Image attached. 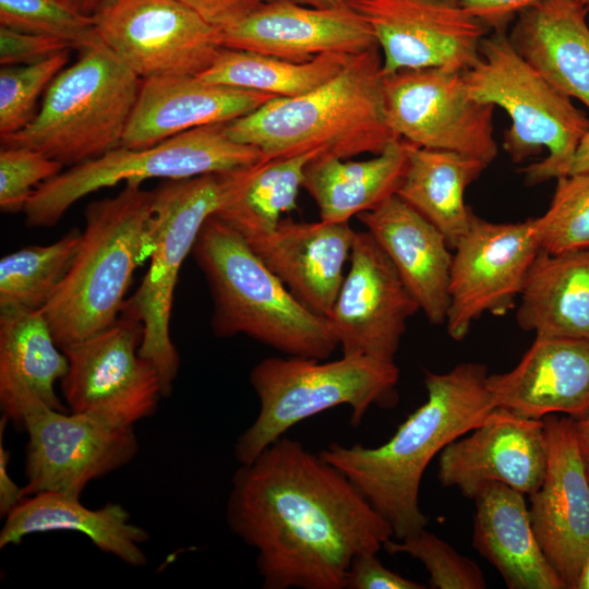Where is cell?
Segmentation results:
<instances>
[{"mask_svg": "<svg viewBox=\"0 0 589 589\" xmlns=\"http://www.w3.org/2000/svg\"><path fill=\"white\" fill-rule=\"evenodd\" d=\"M226 520L264 589H345L352 558L394 537L339 469L285 435L236 470Z\"/></svg>", "mask_w": 589, "mask_h": 589, "instance_id": "obj_1", "label": "cell"}, {"mask_svg": "<svg viewBox=\"0 0 589 589\" xmlns=\"http://www.w3.org/2000/svg\"><path fill=\"white\" fill-rule=\"evenodd\" d=\"M488 369L464 362L446 373L426 371V401L377 447L332 443L318 454L339 469L390 525L398 540L425 529L420 483L430 461L469 433L496 408L486 386Z\"/></svg>", "mask_w": 589, "mask_h": 589, "instance_id": "obj_2", "label": "cell"}, {"mask_svg": "<svg viewBox=\"0 0 589 589\" xmlns=\"http://www.w3.org/2000/svg\"><path fill=\"white\" fill-rule=\"evenodd\" d=\"M382 63L378 46L354 55L323 85L299 96L273 98L228 122L227 133L259 148L264 159L311 152L341 159L380 154L398 140L386 120Z\"/></svg>", "mask_w": 589, "mask_h": 589, "instance_id": "obj_3", "label": "cell"}, {"mask_svg": "<svg viewBox=\"0 0 589 589\" xmlns=\"http://www.w3.org/2000/svg\"><path fill=\"white\" fill-rule=\"evenodd\" d=\"M191 253L208 285L216 337L243 334L286 356L320 360L338 347L329 318L300 303L245 239L215 214L203 224Z\"/></svg>", "mask_w": 589, "mask_h": 589, "instance_id": "obj_4", "label": "cell"}, {"mask_svg": "<svg viewBox=\"0 0 589 589\" xmlns=\"http://www.w3.org/2000/svg\"><path fill=\"white\" fill-rule=\"evenodd\" d=\"M154 192L127 184L91 202L73 262L43 313L58 346L86 339L119 317L133 272L152 251Z\"/></svg>", "mask_w": 589, "mask_h": 589, "instance_id": "obj_5", "label": "cell"}, {"mask_svg": "<svg viewBox=\"0 0 589 589\" xmlns=\"http://www.w3.org/2000/svg\"><path fill=\"white\" fill-rule=\"evenodd\" d=\"M399 369L395 361L342 356L325 361L305 357H269L250 372L259 413L237 438L238 462L253 461L297 423L340 405L350 407L357 428L372 406L393 408L398 401Z\"/></svg>", "mask_w": 589, "mask_h": 589, "instance_id": "obj_6", "label": "cell"}, {"mask_svg": "<svg viewBox=\"0 0 589 589\" xmlns=\"http://www.w3.org/2000/svg\"><path fill=\"white\" fill-rule=\"evenodd\" d=\"M80 51L50 83L32 122L1 137V146L33 148L70 167L121 146L142 79L101 40Z\"/></svg>", "mask_w": 589, "mask_h": 589, "instance_id": "obj_7", "label": "cell"}, {"mask_svg": "<svg viewBox=\"0 0 589 589\" xmlns=\"http://www.w3.org/2000/svg\"><path fill=\"white\" fill-rule=\"evenodd\" d=\"M478 61L462 72L473 99L503 108L510 118L503 147L514 163L548 151L525 167V182L536 185L569 172L575 153L589 132V119L553 87L512 46L505 31L481 41Z\"/></svg>", "mask_w": 589, "mask_h": 589, "instance_id": "obj_8", "label": "cell"}, {"mask_svg": "<svg viewBox=\"0 0 589 589\" xmlns=\"http://www.w3.org/2000/svg\"><path fill=\"white\" fill-rule=\"evenodd\" d=\"M226 124L194 128L145 148L120 146L72 166L36 188L23 211L25 224L53 227L75 202L121 181L142 184L153 178L179 180L224 173L264 158L255 146L230 139Z\"/></svg>", "mask_w": 589, "mask_h": 589, "instance_id": "obj_9", "label": "cell"}, {"mask_svg": "<svg viewBox=\"0 0 589 589\" xmlns=\"http://www.w3.org/2000/svg\"><path fill=\"white\" fill-rule=\"evenodd\" d=\"M232 171L167 180L153 191L151 263L127 302L142 321L139 353L158 371L163 397L171 395L180 368L169 329L179 272L205 220L225 204Z\"/></svg>", "mask_w": 589, "mask_h": 589, "instance_id": "obj_10", "label": "cell"}, {"mask_svg": "<svg viewBox=\"0 0 589 589\" xmlns=\"http://www.w3.org/2000/svg\"><path fill=\"white\" fill-rule=\"evenodd\" d=\"M142 340V321L125 301L112 325L61 347L69 361L60 381L69 411L121 426L154 414L161 383L154 364L139 353Z\"/></svg>", "mask_w": 589, "mask_h": 589, "instance_id": "obj_11", "label": "cell"}, {"mask_svg": "<svg viewBox=\"0 0 589 589\" xmlns=\"http://www.w3.org/2000/svg\"><path fill=\"white\" fill-rule=\"evenodd\" d=\"M383 94L387 123L398 139L488 165L497 156L495 106L469 96L462 72L442 68L397 71L383 75Z\"/></svg>", "mask_w": 589, "mask_h": 589, "instance_id": "obj_12", "label": "cell"}, {"mask_svg": "<svg viewBox=\"0 0 589 589\" xmlns=\"http://www.w3.org/2000/svg\"><path fill=\"white\" fill-rule=\"evenodd\" d=\"M94 16L99 39L142 80L197 76L224 48L219 29L179 0H109Z\"/></svg>", "mask_w": 589, "mask_h": 589, "instance_id": "obj_13", "label": "cell"}, {"mask_svg": "<svg viewBox=\"0 0 589 589\" xmlns=\"http://www.w3.org/2000/svg\"><path fill=\"white\" fill-rule=\"evenodd\" d=\"M454 250L445 324L461 340L484 313L500 316L515 306L541 248L532 218L500 224L473 215Z\"/></svg>", "mask_w": 589, "mask_h": 589, "instance_id": "obj_14", "label": "cell"}, {"mask_svg": "<svg viewBox=\"0 0 589 589\" xmlns=\"http://www.w3.org/2000/svg\"><path fill=\"white\" fill-rule=\"evenodd\" d=\"M25 496L58 492L80 497L86 485L137 454L134 426L84 413L44 409L26 417Z\"/></svg>", "mask_w": 589, "mask_h": 589, "instance_id": "obj_15", "label": "cell"}, {"mask_svg": "<svg viewBox=\"0 0 589 589\" xmlns=\"http://www.w3.org/2000/svg\"><path fill=\"white\" fill-rule=\"evenodd\" d=\"M370 25L382 74L442 68L464 72L491 31L457 0H346Z\"/></svg>", "mask_w": 589, "mask_h": 589, "instance_id": "obj_16", "label": "cell"}, {"mask_svg": "<svg viewBox=\"0 0 589 589\" xmlns=\"http://www.w3.org/2000/svg\"><path fill=\"white\" fill-rule=\"evenodd\" d=\"M419 303L374 237L356 231L349 269L328 316L342 356L394 361Z\"/></svg>", "mask_w": 589, "mask_h": 589, "instance_id": "obj_17", "label": "cell"}, {"mask_svg": "<svg viewBox=\"0 0 589 589\" xmlns=\"http://www.w3.org/2000/svg\"><path fill=\"white\" fill-rule=\"evenodd\" d=\"M548 460L540 488L530 495L532 529L566 589H576L589 552V477L575 433V420L543 418Z\"/></svg>", "mask_w": 589, "mask_h": 589, "instance_id": "obj_18", "label": "cell"}, {"mask_svg": "<svg viewBox=\"0 0 589 589\" xmlns=\"http://www.w3.org/2000/svg\"><path fill=\"white\" fill-rule=\"evenodd\" d=\"M548 460L543 419L495 408L485 421L449 443L438 458V480L474 498L488 482L531 495L541 485Z\"/></svg>", "mask_w": 589, "mask_h": 589, "instance_id": "obj_19", "label": "cell"}, {"mask_svg": "<svg viewBox=\"0 0 589 589\" xmlns=\"http://www.w3.org/2000/svg\"><path fill=\"white\" fill-rule=\"evenodd\" d=\"M224 48L304 62L325 53L359 55L377 45L368 22L347 3L314 8L292 0L264 1L219 29Z\"/></svg>", "mask_w": 589, "mask_h": 589, "instance_id": "obj_20", "label": "cell"}, {"mask_svg": "<svg viewBox=\"0 0 589 589\" xmlns=\"http://www.w3.org/2000/svg\"><path fill=\"white\" fill-rule=\"evenodd\" d=\"M356 231L349 221L281 219L271 231L243 237L291 294L328 317L342 284Z\"/></svg>", "mask_w": 589, "mask_h": 589, "instance_id": "obj_21", "label": "cell"}, {"mask_svg": "<svg viewBox=\"0 0 589 589\" xmlns=\"http://www.w3.org/2000/svg\"><path fill=\"white\" fill-rule=\"evenodd\" d=\"M494 405L517 416L543 419L589 416V339L536 336L514 369L489 374Z\"/></svg>", "mask_w": 589, "mask_h": 589, "instance_id": "obj_22", "label": "cell"}, {"mask_svg": "<svg viewBox=\"0 0 589 589\" xmlns=\"http://www.w3.org/2000/svg\"><path fill=\"white\" fill-rule=\"evenodd\" d=\"M275 97L196 75L144 79L121 146L145 148L194 128L228 123Z\"/></svg>", "mask_w": 589, "mask_h": 589, "instance_id": "obj_23", "label": "cell"}, {"mask_svg": "<svg viewBox=\"0 0 589 589\" xmlns=\"http://www.w3.org/2000/svg\"><path fill=\"white\" fill-rule=\"evenodd\" d=\"M357 217L385 251L428 321L445 323L453 254L444 235L397 194Z\"/></svg>", "mask_w": 589, "mask_h": 589, "instance_id": "obj_24", "label": "cell"}, {"mask_svg": "<svg viewBox=\"0 0 589 589\" xmlns=\"http://www.w3.org/2000/svg\"><path fill=\"white\" fill-rule=\"evenodd\" d=\"M69 361L56 342L43 310L0 308V407L19 426L29 414L67 411L55 384Z\"/></svg>", "mask_w": 589, "mask_h": 589, "instance_id": "obj_25", "label": "cell"}, {"mask_svg": "<svg viewBox=\"0 0 589 589\" xmlns=\"http://www.w3.org/2000/svg\"><path fill=\"white\" fill-rule=\"evenodd\" d=\"M589 11L578 0H541L514 19V49L553 87L589 109Z\"/></svg>", "mask_w": 589, "mask_h": 589, "instance_id": "obj_26", "label": "cell"}, {"mask_svg": "<svg viewBox=\"0 0 589 589\" xmlns=\"http://www.w3.org/2000/svg\"><path fill=\"white\" fill-rule=\"evenodd\" d=\"M524 493L501 482L474 496L472 545L510 589H565L532 529Z\"/></svg>", "mask_w": 589, "mask_h": 589, "instance_id": "obj_27", "label": "cell"}, {"mask_svg": "<svg viewBox=\"0 0 589 589\" xmlns=\"http://www.w3.org/2000/svg\"><path fill=\"white\" fill-rule=\"evenodd\" d=\"M71 530L85 534L100 551L111 554L133 567H143L147 557L142 544L148 532L131 521L129 512L118 503L92 509L80 497L39 492L25 496L4 517L0 530V548L19 544L26 536Z\"/></svg>", "mask_w": 589, "mask_h": 589, "instance_id": "obj_28", "label": "cell"}, {"mask_svg": "<svg viewBox=\"0 0 589 589\" xmlns=\"http://www.w3.org/2000/svg\"><path fill=\"white\" fill-rule=\"evenodd\" d=\"M517 322L536 336L589 339V248L539 251L520 293Z\"/></svg>", "mask_w": 589, "mask_h": 589, "instance_id": "obj_29", "label": "cell"}, {"mask_svg": "<svg viewBox=\"0 0 589 589\" xmlns=\"http://www.w3.org/2000/svg\"><path fill=\"white\" fill-rule=\"evenodd\" d=\"M406 166V141L398 139L365 160L313 159L306 167L303 188L315 201L321 220L349 221L395 195Z\"/></svg>", "mask_w": 589, "mask_h": 589, "instance_id": "obj_30", "label": "cell"}, {"mask_svg": "<svg viewBox=\"0 0 589 589\" xmlns=\"http://www.w3.org/2000/svg\"><path fill=\"white\" fill-rule=\"evenodd\" d=\"M406 145L407 166L396 194L430 220L454 249L474 215L465 203V191L489 165L450 151Z\"/></svg>", "mask_w": 589, "mask_h": 589, "instance_id": "obj_31", "label": "cell"}, {"mask_svg": "<svg viewBox=\"0 0 589 589\" xmlns=\"http://www.w3.org/2000/svg\"><path fill=\"white\" fill-rule=\"evenodd\" d=\"M320 157L316 152L261 159L232 171L228 197L215 214L242 237L273 230L281 215L297 207L308 165Z\"/></svg>", "mask_w": 589, "mask_h": 589, "instance_id": "obj_32", "label": "cell"}, {"mask_svg": "<svg viewBox=\"0 0 589 589\" xmlns=\"http://www.w3.org/2000/svg\"><path fill=\"white\" fill-rule=\"evenodd\" d=\"M352 56L325 53L296 62L248 50L223 48L201 80L276 97L309 93L337 75Z\"/></svg>", "mask_w": 589, "mask_h": 589, "instance_id": "obj_33", "label": "cell"}, {"mask_svg": "<svg viewBox=\"0 0 589 589\" xmlns=\"http://www.w3.org/2000/svg\"><path fill=\"white\" fill-rule=\"evenodd\" d=\"M81 233L72 228L48 245H31L0 261V308L43 310L67 275Z\"/></svg>", "mask_w": 589, "mask_h": 589, "instance_id": "obj_34", "label": "cell"}, {"mask_svg": "<svg viewBox=\"0 0 589 589\" xmlns=\"http://www.w3.org/2000/svg\"><path fill=\"white\" fill-rule=\"evenodd\" d=\"M556 180L548 209L532 218L540 248L550 253L589 248V170Z\"/></svg>", "mask_w": 589, "mask_h": 589, "instance_id": "obj_35", "label": "cell"}, {"mask_svg": "<svg viewBox=\"0 0 589 589\" xmlns=\"http://www.w3.org/2000/svg\"><path fill=\"white\" fill-rule=\"evenodd\" d=\"M0 24L61 38L79 50L100 40L95 16L77 11L64 0H0Z\"/></svg>", "mask_w": 589, "mask_h": 589, "instance_id": "obj_36", "label": "cell"}, {"mask_svg": "<svg viewBox=\"0 0 589 589\" xmlns=\"http://www.w3.org/2000/svg\"><path fill=\"white\" fill-rule=\"evenodd\" d=\"M69 51L31 64L1 68L0 137L14 134L32 122L37 115L36 105L40 94L65 68Z\"/></svg>", "mask_w": 589, "mask_h": 589, "instance_id": "obj_37", "label": "cell"}, {"mask_svg": "<svg viewBox=\"0 0 589 589\" xmlns=\"http://www.w3.org/2000/svg\"><path fill=\"white\" fill-rule=\"evenodd\" d=\"M389 554H408L420 561L430 574V585L435 589H483V573L470 558L460 555L447 542L426 531L383 545Z\"/></svg>", "mask_w": 589, "mask_h": 589, "instance_id": "obj_38", "label": "cell"}, {"mask_svg": "<svg viewBox=\"0 0 589 589\" xmlns=\"http://www.w3.org/2000/svg\"><path fill=\"white\" fill-rule=\"evenodd\" d=\"M64 166L28 147L1 146L0 208L23 212L36 188L62 172Z\"/></svg>", "mask_w": 589, "mask_h": 589, "instance_id": "obj_39", "label": "cell"}, {"mask_svg": "<svg viewBox=\"0 0 589 589\" xmlns=\"http://www.w3.org/2000/svg\"><path fill=\"white\" fill-rule=\"evenodd\" d=\"M71 49L73 45L61 38L0 27L2 67L35 63Z\"/></svg>", "mask_w": 589, "mask_h": 589, "instance_id": "obj_40", "label": "cell"}, {"mask_svg": "<svg viewBox=\"0 0 589 589\" xmlns=\"http://www.w3.org/2000/svg\"><path fill=\"white\" fill-rule=\"evenodd\" d=\"M426 586L392 572L376 553L356 555L347 570L345 589H425Z\"/></svg>", "mask_w": 589, "mask_h": 589, "instance_id": "obj_41", "label": "cell"}, {"mask_svg": "<svg viewBox=\"0 0 589 589\" xmlns=\"http://www.w3.org/2000/svg\"><path fill=\"white\" fill-rule=\"evenodd\" d=\"M491 31H505L524 9L541 0H457ZM589 11V0H578Z\"/></svg>", "mask_w": 589, "mask_h": 589, "instance_id": "obj_42", "label": "cell"}, {"mask_svg": "<svg viewBox=\"0 0 589 589\" xmlns=\"http://www.w3.org/2000/svg\"><path fill=\"white\" fill-rule=\"evenodd\" d=\"M207 23L223 29L256 9L264 0H179Z\"/></svg>", "mask_w": 589, "mask_h": 589, "instance_id": "obj_43", "label": "cell"}, {"mask_svg": "<svg viewBox=\"0 0 589 589\" xmlns=\"http://www.w3.org/2000/svg\"><path fill=\"white\" fill-rule=\"evenodd\" d=\"M9 421L4 416L0 419V515L2 517H7L25 497L23 488H20L8 472L10 452L3 445V432Z\"/></svg>", "mask_w": 589, "mask_h": 589, "instance_id": "obj_44", "label": "cell"}, {"mask_svg": "<svg viewBox=\"0 0 589 589\" xmlns=\"http://www.w3.org/2000/svg\"><path fill=\"white\" fill-rule=\"evenodd\" d=\"M575 433L579 452L589 476V416L575 421Z\"/></svg>", "mask_w": 589, "mask_h": 589, "instance_id": "obj_45", "label": "cell"}, {"mask_svg": "<svg viewBox=\"0 0 589 589\" xmlns=\"http://www.w3.org/2000/svg\"><path fill=\"white\" fill-rule=\"evenodd\" d=\"M589 170V132L582 137L568 175L584 172Z\"/></svg>", "mask_w": 589, "mask_h": 589, "instance_id": "obj_46", "label": "cell"}, {"mask_svg": "<svg viewBox=\"0 0 589 589\" xmlns=\"http://www.w3.org/2000/svg\"><path fill=\"white\" fill-rule=\"evenodd\" d=\"M64 1L84 14L94 15L109 0H64Z\"/></svg>", "mask_w": 589, "mask_h": 589, "instance_id": "obj_47", "label": "cell"}, {"mask_svg": "<svg viewBox=\"0 0 589 589\" xmlns=\"http://www.w3.org/2000/svg\"><path fill=\"white\" fill-rule=\"evenodd\" d=\"M297 3L314 8H333L342 5L346 0H292Z\"/></svg>", "mask_w": 589, "mask_h": 589, "instance_id": "obj_48", "label": "cell"}, {"mask_svg": "<svg viewBox=\"0 0 589 589\" xmlns=\"http://www.w3.org/2000/svg\"><path fill=\"white\" fill-rule=\"evenodd\" d=\"M576 589H589V552L581 565Z\"/></svg>", "mask_w": 589, "mask_h": 589, "instance_id": "obj_49", "label": "cell"}, {"mask_svg": "<svg viewBox=\"0 0 589 589\" xmlns=\"http://www.w3.org/2000/svg\"><path fill=\"white\" fill-rule=\"evenodd\" d=\"M264 1H272V0H264Z\"/></svg>", "mask_w": 589, "mask_h": 589, "instance_id": "obj_50", "label": "cell"}, {"mask_svg": "<svg viewBox=\"0 0 589 589\" xmlns=\"http://www.w3.org/2000/svg\"><path fill=\"white\" fill-rule=\"evenodd\" d=\"M589 477V476H588Z\"/></svg>", "mask_w": 589, "mask_h": 589, "instance_id": "obj_51", "label": "cell"}]
</instances>
